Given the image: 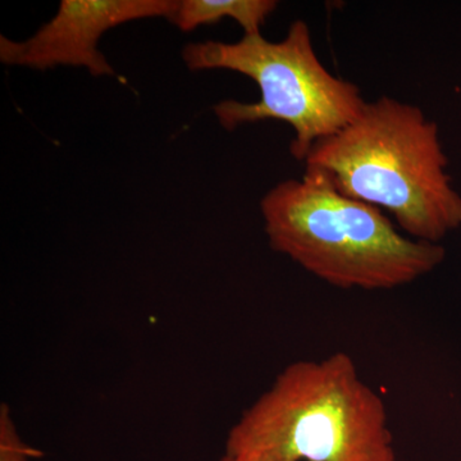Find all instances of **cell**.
<instances>
[{
    "instance_id": "obj_3",
    "label": "cell",
    "mask_w": 461,
    "mask_h": 461,
    "mask_svg": "<svg viewBox=\"0 0 461 461\" xmlns=\"http://www.w3.org/2000/svg\"><path fill=\"white\" fill-rule=\"evenodd\" d=\"M273 250L342 290H393L435 271L441 244L403 235L377 206L345 196L329 176L305 167L260 202Z\"/></svg>"
},
{
    "instance_id": "obj_6",
    "label": "cell",
    "mask_w": 461,
    "mask_h": 461,
    "mask_svg": "<svg viewBox=\"0 0 461 461\" xmlns=\"http://www.w3.org/2000/svg\"><path fill=\"white\" fill-rule=\"evenodd\" d=\"M277 7L276 0H180L169 21L181 32H189L232 18L250 35L260 33L267 18Z\"/></svg>"
},
{
    "instance_id": "obj_8",
    "label": "cell",
    "mask_w": 461,
    "mask_h": 461,
    "mask_svg": "<svg viewBox=\"0 0 461 461\" xmlns=\"http://www.w3.org/2000/svg\"><path fill=\"white\" fill-rule=\"evenodd\" d=\"M220 461H236V460H233L232 457L227 456V455H223L222 459H221Z\"/></svg>"
},
{
    "instance_id": "obj_7",
    "label": "cell",
    "mask_w": 461,
    "mask_h": 461,
    "mask_svg": "<svg viewBox=\"0 0 461 461\" xmlns=\"http://www.w3.org/2000/svg\"><path fill=\"white\" fill-rule=\"evenodd\" d=\"M38 451L21 438L8 405L0 406V461H30Z\"/></svg>"
},
{
    "instance_id": "obj_5",
    "label": "cell",
    "mask_w": 461,
    "mask_h": 461,
    "mask_svg": "<svg viewBox=\"0 0 461 461\" xmlns=\"http://www.w3.org/2000/svg\"><path fill=\"white\" fill-rule=\"evenodd\" d=\"M175 0H62L56 16L25 41L0 38V60L7 66L45 69L83 67L94 77L115 75L99 50L108 30L145 18H171Z\"/></svg>"
},
{
    "instance_id": "obj_2",
    "label": "cell",
    "mask_w": 461,
    "mask_h": 461,
    "mask_svg": "<svg viewBox=\"0 0 461 461\" xmlns=\"http://www.w3.org/2000/svg\"><path fill=\"white\" fill-rule=\"evenodd\" d=\"M236 461H396L386 403L353 357L287 366L230 429Z\"/></svg>"
},
{
    "instance_id": "obj_4",
    "label": "cell",
    "mask_w": 461,
    "mask_h": 461,
    "mask_svg": "<svg viewBox=\"0 0 461 461\" xmlns=\"http://www.w3.org/2000/svg\"><path fill=\"white\" fill-rule=\"evenodd\" d=\"M190 71L229 69L256 81L260 99L223 100L213 108L223 129L281 121L293 127L291 156L304 162L315 142L341 131L360 114L366 100L357 85L330 74L315 53L311 29L291 23L282 41L245 33L238 42H191L182 50Z\"/></svg>"
},
{
    "instance_id": "obj_1",
    "label": "cell",
    "mask_w": 461,
    "mask_h": 461,
    "mask_svg": "<svg viewBox=\"0 0 461 461\" xmlns=\"http://www.w3.org/2000/svg\"><path fill=\"white\" fill-rule=\"evenodd\" d=\"M304 163L345 196L388 212L409 238L439 244L461 227L438 126L417 105L391 96L366 102L353 122L315 142Z\"/></svg>"
}]
</instances>
